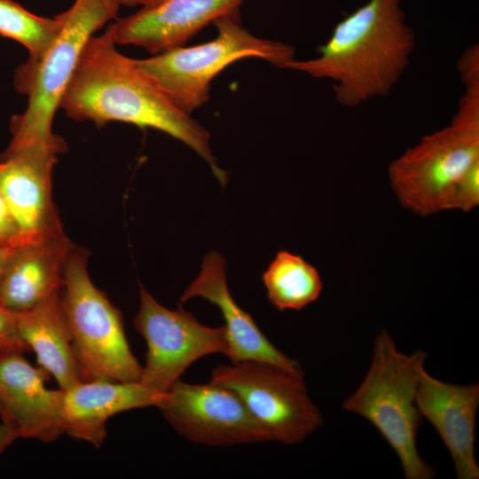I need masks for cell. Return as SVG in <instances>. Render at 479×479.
I'll use <instances>...</instances> for the list:
<instances>
[{
	"instance_id": "d4e9b609",
	"label": "cell",
	"mask_w": 479,
	"mask_h": 479,
	"mask_svg": "<svg viewBox=\"0 0 479 479\" xmlns=\"http://www.w3.org/2000/svg\"><path fill=\"white\" fill-rule=\"evenodd\" d=\"M16 249V248H15ZM14 249H4L0 247V280L6 265V263Z\"/></svg>"
},
{
	"instance_id": "3957f363",
	"label": "cell",
	"mask_w": 479,
	"mask_h": 479,
	"mask_svg": "<svg viewBox=\"0 0 479 479\" xmlns=\"http://www.w3.org/2000/svg\"><path fill=\"white\" fill-rule=\"evenodd\" d=\"M465 90L445 127L425 135L388 168L399 203L421 216L446 210L454 186L479 161V50L467 48L458 61Z\"/></svg>"
},
{
	"instance_id": "9a60e30c",
	"label": "cell",
	"mask_w": 479,
	"mask_h": 479,
	"mask_svg": "<svg viewBox=\"0 0 479 479\" xmlns=\"http://www.w3.org/2000/svg\"><path fill=\"white\" fill-rule=\"evenodd\" d=\"M194 297L208 300L220 310L229 342L227 357L232 363L256 360L302 372L299 363L271 344L253 318L234 301L226 282L225 260L218 252L205 255L199 275L180 300L185 302Z\"/></svg>"
},
{
	"instance_id": "7a4b0ae2",
	"label": "cell",
	"mask_w": 479,
	"mask_h": 479,
	"mask_svg": "<svg viewBox=\"0 0 479 479\" xmlns=\"http://www.w3.org/2000/svg\"><path fill=\"white\" fill-rule=\"evenodd\" d=\"M414 48L399 0H369L336 24L318 57L294 59L286 68L332 81L337 102L354 108L388 96Z\"/></svg>"
},
{
	"instance_id": "4fadbf2b",
	"label": "cell",
	"mask_w": 479,
	"mask_h": 479,
	"mask_svg": "<svg viewBox=\"0 0 479 479\" xmlns=\"http://www.w3.org/2000/svg\"><path fill=\"white\" fill-rule=\"evenodd\" d=\"M422 418L435 428L448 449L458 479H478L475 424L479 384L458 385L442 381L424 370L415 397Z\"/></svg>"
},
{
	"instance_id": "e0dca14e",
	"label": "cell",
	"mask_w": 479,
	"mask_h": 479,
	"mask_svg": "<svg viewBox=\"0 0 479 479\" xmlns=\"http://www.w3.org/2000/svg\"><path fill=\"white\" fill-rule=\"evenodd\" d=\"M74 247L64 235L14 249L0 280V303L20 312L60 293L64 267Z\"/></svg>"
},
{
	"instance_id": "30bf717a",
	"label": "cell",
	"mask_w": 479,
	"mask_h": 479,
	"mask_svg": "<svg viewBox=\"0 0 479 479\" xmlns=\"http://www.w3.org/2000/svg\"><path fill=\"white\" fill-rule=\"evenodd\" d=\"M156 407L178 434L195 443L227 446L271 441L235 392L211 381L178 380Z\"/></svg>"
},
{
	"instance_id": "cb8c5ba5",
	"label": "cell",
	"mask_w": 479,
	"mask_h": 479,
	"mask_svg": "<svg viewBox=\"0 0 479 479\" xmlns=\"http://www.w3.org/2000/svg\"><path fill=\"white\" fill-rule=\"evenodd\" d=\"M19 436L16 430L8 423L0 422V453L7 449Z\"/></svg>"
},
{
	"instance_id": "4316f807",
	"label": "cell",
	"mask_w": 479,
	"mask_h": 479,
	"mask_svg": "<svg viewBox=\"0 0 479 479\" xmlns=\"http://www.w3.org/2000/svg\"><path fill=\"white\" fill-rule=\"evenodd\" d=\"M161 1L163 0H140L139 4H141L142 7H151L161 3Z\"/></svg>"
},
{
	"instance_id": "8992f818",
	"label": "cell",
	"mask_w": 479,
	"mask_h": 479,
	"mask_svg": "<svg viewBox=\"0 0 479 479\" xmlns=\"http://www.w3.org/2000/svg\"><path fill=\"white\" fill-rule=\"evenodd\" d=\"M89 253L74 247L60 292L83 381H139L143 366L129 345L122 314L90 279Z\"/></svg>"
},
{
	"instance_id": "5b68a950",
	"label": "cell",
	"mask_w": 479,
	"mask_h": 479,
	"mask_svg": "<svg viewBox=\"0 0 479 479\" xmlns=\"http://www.w3.org/2000/svg\"><path fill=\"white\" fill-rule=\"evenodd\" d=\"M119 6L106 0H75L62 12L60 32L45 52L29 58L15 73V88L28 98L26 110L12 118L11 152L59 137L52 122L81 53L93 34L116 17Z\"/></svg>"
},
{
	"instance_id": "9c48e42d",
	"label": "cell",
	"mask_w": 479,
	"mask_h": 479,
	"mask_svg": "<svg viewBox=\"0 0 479 479\" xmlns=\"http://www.w3.org/2000/svg\"><path fill=\"white\" fill-rule=\"evenodd\" d=\"M139 295V310L133 322L147 345L139 381L144 386L163 394L200 357L215 353L227 356L224 326H206L181 307L167 309L143 286Z\"/></svg>"
},
{
	"instance_id": "d6986e66",
	"label": "cell",
	"mask_w": 479,
	"mask_h": 479,
	"mask_svg": "<svg viewBox=\"0 0 479 479\" xmlns=\"http://www.w3.org/2000/svg\"><path fill=\"white\" fill-rule=\"evenodd\" d=\"M269 302L279 310H299L315 302L323 289L318 270L286 250L276 254L263 273Z\"/></svg>"
},
{
	"instance_id": "52a82bcc",
	"label": "cell",
	"mask_w": 479,
	"mask_h": 479,
	"mask_svg": "<svg viewBox=\"0 0 479 479\" xmlns=\"http://www.w3.org/2000/svg\"><path fill=\"white\" fill-rule=\"evenodd\" d=\"M213 24L217 35L211 41L190 47L176 46L137 59L140 67L176 106L189 114L208 100L211 82L230 64L257 57L286 68L294 59L293 46L252 35L240 23L237 12Z\"/></svg>"
},
{
	"instance_id": "277c9868",
	"label": "cell",
	"mask_w": 479,
	"mask_h": 479,
	"mask_svg": "<svg viewBox=\"0 0 479 479\" xmlns=\"http://www.w3.org/2000/svg\"><path fill=\"white\" fill-rule=\"evenodd\" d=\"M428 354L400 352L386 331L373 343L371 365L342 409L367 420L399 458L406 479H433L434 467L420 457L416 436L422 422L415 397Z\"/></svg>"
},
{
	"instance_id": "ba28073f",
	"label": "cell",
	"mask_w": 479,
	"mask_h": 479,
	"mask_svg": "<svg viewBox=\"0 0 479 479\" xmlns=\"http://www.w3.org/2000/svg\"><path fill=\"white\" fill-rule=\"evenodd\" d=\"M210 381L235 392L271 441L298 444L323 424L319 409L308 395L302 372L244 360L216 367Z\"/></svg>"
},
{
	"instance_id": "6da1fadb",
	"label": "cell",
	"mask_w": 479,
	"mask_h": 479,
	"mask_svg": "<svg viewBox=\"0 0 479 479\" xmlns=\"http://www.w3.org/2000/svg\"><path fill=\"white\" fill-rule=\"evenodd\" d=\"M115 45L110 26L89 39L59 108L73 120L97 126L122 122L162 131L196 152L224 185L227 176L213 156L209 132L176 106L137 59L122 54Z\"/></svg>"
},
{
	"instance_id": "44dd1931",
	"label": "cell",
	"mask_w": 479,
	"mask_h": 479,
	"mask_svg": "<svg viewBox=\"0 0 479 479\" xmlns=\"http://www.w3.org/2000/svg\"><path fill=\"white\" fill-rule=\"evenodd\" d=\"M479 205V161L459 178L446 205V210L470 212Z\"/></svg>"
},
{
	"instance_id": "7c38bea8",
	"label": "cell",
	"mask_w": 479,
	"mask_h": 479,
	"mask_svg": "<svg viewBox=\"0 0 479 479\" xmlns=\"http://www.w3.org/2000/svg\"><path fill=\"white\" fill-rule=\"evenodd\" d=\"M48 373L20 350L0 351V419L19 437L51 443L65 434L62 389L45 385Z\"/></svg>"
},
{
	"instance_id": "5bb4252c",
	"label": "cell",
	"mask_w": 479,
	"mask_h": 479,
	"mask_svg": "<svg viewBox=\"0 0 479 479\" xmlns=\"http://www.w3.org/2000/svg\"><path fill=\"white\" fill-rule=\"evenodd\" d=\"M242 2L163 0L109 26L116 44H132L157 54L184 44L209 23L236 12Z\"/></svg>"
},
{
	"instance_id": "2e32d148",
	"label": "cell",
	"mask_w": 479,
	"mask_h": 479,
	"mask_svg": "<svg viewBox=\"0 0 479 479\" xmlns=\"http://www.w3.org/2000/svg\"><path fill=\"white\" fill-rule=\"evenodd\" d=\"M163 394L149 389L140 381H80L62 389L64 432L99 448L106 437L110 418L133 409L157 406Z\"/></svg>"
},
{
	"instance_id": "ffe728a7",
	"label": "cell",
	"mask_w": 479,
	"mask_h": 479,
	"mask_svg": "<svg viewBox=\"0 0 479 479\" xmlns=\"http://www.w3.org/2000/svg\"><path fill=\"white\" fill-rule=\"evenodd\" d=\"M61 13L55 18L37 16L13 0H0V35L25 46L31 59L43 55L61 30Z\"/></svg>"
},
{
	"instance_id": "603a6c76",
	"label": "cell",
	"mask_w": 479,
	"mask_h": 479,
	"mask_svg": "<svg viewBox=\"0 0 479 479\" xmlns=\"http://www.w3.org/2000/svg\"><path fill=\"white\" fill-rule=\"evenodd\" d=\"M0 247H19L18 233L0 188Z\"/></svg>"
},
{
	"instance_id": "484cf974",
	"label": "cell",
	"mask_w": 479,
	"mask_h": 479,
	"mask_svg": "<svg viewBox=\"0 0 479 479\" xmlns=\"http://www.w3.org/2000/svg\"><path fill=\"white\" fill-rule=\"evenodd\" d=\"M110 3H113L119 7L121 5H126V6H134L137 4H139L140 0H106Z\"/></svg>"
},
{
	"instance_id": "8fae6325",
	"label": "cell",
	"mask_w": 479,
	"mask_h": 479,
	"mask_svg": "<svg viewBox=\"0 0 479 479\" xmlns=\"http://www.w3.org/2000/svg\"><path fill=\"white\" fill-rule=\"evenodd\" d=\"M67 150L59 137L6 152L0 161V188L14 223L19 247L64 236L52 200V172Z\"/></svg>"
},
{
	"instance_id": "7402d4cb",
	"label": "cell",
	"mask_w": 479,
	"mask_h": 479,
	"mask_svg": "<svg viewBox=\"0 0 479 479\" xmlns=\"http://www.w3.org/2000/svg\"><path fill=\"white\" fill-rule=\"evenodd\" d=\"M27 349L19 334L17 312L0 303V351Z\"/></svg>"
},
{
	"instance_id": "ac0fdd59",
	"label": "cell",
	"mask_w": 479,
	"mask_h": 479,
	"mask_svg": "<svg viewBox=\"0 0 479 479\" xmlns=\"http://www.w3.org/2000/svg\"><path fill=\"white\" fill-rule=\"evenodd\" d=\"M17 316L20 338L27 349L35 352L40 367L55 379L59 389H67L83 381L60 293L31 309L17 312Z\"/></svg>"
}]
</instances>
